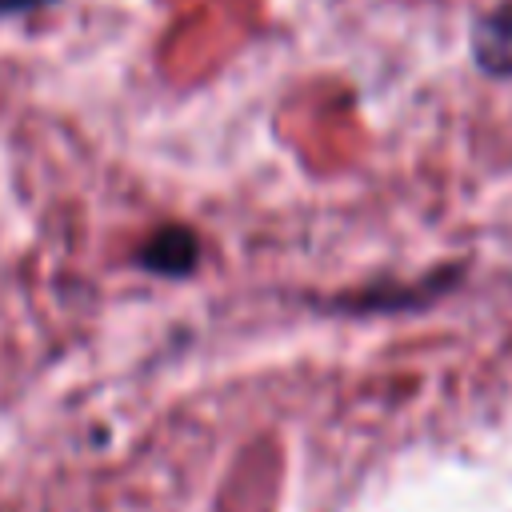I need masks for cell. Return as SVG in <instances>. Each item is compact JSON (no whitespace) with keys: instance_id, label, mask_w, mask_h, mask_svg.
<instances>
[{"instance_id":"obj_1","label":"cell","mask_w":512,"mask_h":512,"mask_svg":"<svg viewBox=\"0 0 512 512\" xmlns=\"http://www.w3.org/2000/svg\"><path fill=\"white\" fill-rule=\"evenodd\" d=\"M136 264L156 276H188L200 264V236L184 224H168L140 244Z\"/></svg>"},{"instance_id":"obj_2","label":"cell","mask_w":512,"mask_h":512,"mask_svg":"<svg viewBox=\"0 0 512 512\" xmlns=\"http://www.w3.org/2000/svg\"><path fill=\"white\" fill-rule=\"evenodd\" d=\"M476 64L492 76H512V0L484 12V20L472 32Z\"/></svg>"},{"instance_id":"obj_3","label":"cell","mask_w":512,"mask_h":512,"mask_svg":"<svg viewBox=\"0 0 512 512\" xmlns=\"http://www.w3.org/2000/svg\"><path fill=\"white\" fill-rule=\"evenodd\" d=\"M56 0H0V16H20V12H36V8H48Z\"/></svg>"}]
</instances>
